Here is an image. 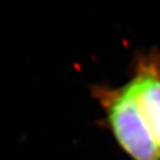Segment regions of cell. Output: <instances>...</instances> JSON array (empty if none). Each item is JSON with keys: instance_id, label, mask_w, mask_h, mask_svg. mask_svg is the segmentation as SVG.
<instances>
[{"instance_id": "6da1fadb", "label": "cell", "mask_w": 160, "mask_h": 160, "mask_svg": "<svg viewBox=\"0 0 160 160\" xmlns=\"http://www.w3.org/2000/svg\"><path fill=\"white\" fill-rule=\"evenodd\" d=\"M92 97L104 113L105 124L131 160H160V151L140 120L127 86L97 84Z\"/></svg>"}, {"instance_id": "7a4b0ae2", "label": "cell", "mask_w": 160, "mask_h": 160, "mask_svg": "<svg viewBox=\"0 0 160 160\" xmlns=\"http://www.w3.org/2000/svg\"><path fill=\"white\" fill-rule=\"evenodd\" d=\"M142 124L160 151V52L150 50L134 58L132 73L125 83Z\"/></svg>"}]
</instances>
